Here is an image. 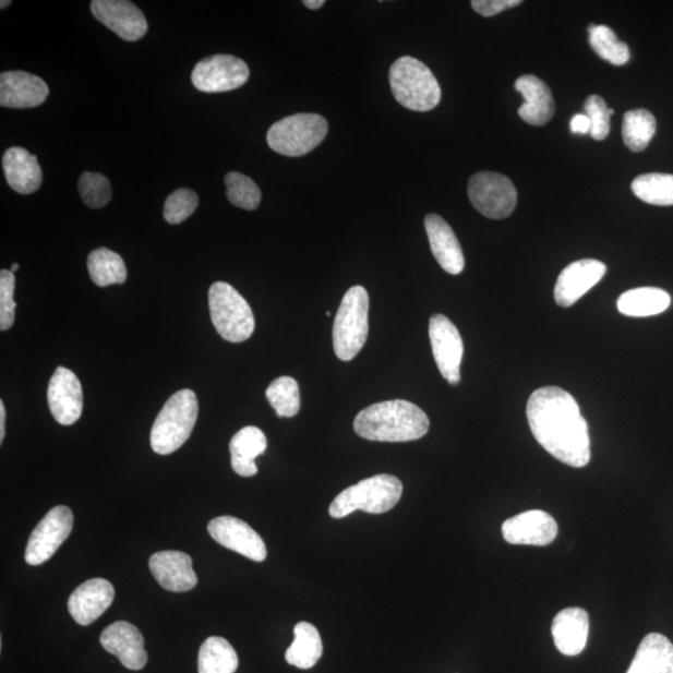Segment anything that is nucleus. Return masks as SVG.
Listing matches in <instances>:
<instances>
[{"label":"nucleus","instance_id":"f257e3e1","mask_svg":"<svg viewBox=\"0 0 673 673\" xmlns=\"http://www.w3.org/2000/svg\"><path fill=\"white\" fill-rule=\"evenodd\" d=\"M527 416L532 435L555 459L573 468L589 465V425L570 393L558 387L536 390L528 400Z\"/></svg>","mask_w":673,"mask_h":673},{"label":"nucleus","instance_id":"f03ea898","mask_svg":"<svg viewBox=\"0 0 673 673\" xmlns=\"http://www.w3.org/2000/svg\"><path fill=\"white\" fill-rule=\"evenodd\" d=\"M354 431L372 442H412L430 431V419L418 406L404 399L382 401L358 413Z\"/></svg>","mask_w":673,"mask_h":673},{"label":"nucleus","instance_id":"7ed1b4c3","mask_svg":"<svg viewBox=\"0 0 673 673\" xmlns=\"http://www.w3.org/2000/svg\"><path fill=\"white\" fill-rule=\"evenodd\" d=\"M393 96L409 110L430 111L441 103L442 91L432 70L412 57H401L389 70Z\"/></svg>","mask_w":673,"mask_h":673},{"label":"nucleus","instance_id":"20e7f679","mask_svg":"<svg viewBox=\"0 0 673 673\" xmlns=\"http://www.w3.org/2000/svg\"><path fill=\"white\" fill-rule=\"evenodd\" d=\"M199 401L194 392L182 389L166 401L155 419L152 430V448L160 456H169L185 444L194 431Z\"/></svg>","mask_w":673,"mask_h":673},{"label":"nucleus","instance_id":"39448f33","mask_svg":"<svg viewBox=\"0 0 673 673\" xmlns=\"http://www.w3.org/2000/svg\"><path fill=\"white\" fill-rule=\"evenodd\" d=\"M404 484L396 477L380 474L349 486L329 505V515L335 519L348 517L357 510L370 514L387 513L400 501Z\"/></svg>","mask_w":673,"mask_h":673},{"label":"nucleus","instance_id":"423d86ee","mask_svg":"<svg viewBox=\"0 0 673 673\" xmlns=\"http://www.w3.org/2000/svg\"><path fill=\"white\" fill-rule=\"evenodd\" d=\"M370 296L362 286L349 288L340 302L334 326V348L340 361H352L369 337Z\"/></svg>","mask_w":673,"mask_h":673},{"label":"nucleus","instance_id":"0eeeda50","mask_svg":"<svg viewBox=\"0 0 673 673\" xmlns=\"http://www.w3.org/2000/svg\"><path fill=\"white\" fill-rule=\"evenodd\" d=\"M208 308L217 334L227 342H244L255 332L250 304L231 285L216 283L209 287Z\"/></svg>","mask_w":673,"mask_h":673},{"label":"nucleus","instance_id":"6e6552de","mask_svg":"<svg viewBox=\"0 0 673 673\" xmlns=\"http://www.w3.org/2000/svg\"><path fill=\"white\" fill-rule=\"evenodd\" d=\"M327 133V120L319 113H295L269 128L267 143L278 154L299 157L314 151Z\"/></svg>","mask_w":673,"mask_h":673},{"label":"nucleus","instance_id":"1a4fd4ad","mask_svg":"<svg viewBox=\"0 0 673 673\" xmlns=\"http://www.w3.org/2000/svg\"><path fill=\"white\" fill-rule=\"evenodd\" d=\"M470 203L485 217L502 220L509 217L518 203V192L505 175L478 172L468 183Z\"/></svg>","mask_w":673,"mask_h":673},{"label":"nucleus","instance_id":"9d476101","mask_svg":"<svg viewBox=\"0 0 673 673\" xmlns=\"http://www.w3.org/2000/svg\"><path fill=\"white\" fill-rule=\"evenodd\" d=\"M74 526L73 512L59 505L49 510L32 532L25 550V562L39 566L49 561L65 543Z\"/></svg>","mask_w":673,"mask_h":673},{"label":"nucleus","instance_id":"9b49d317","mask_svg":"<svg viewBox=\"0 0 673 673\" xmlns=\"http://www.w3.org/2000/svg\"><path fill=\"white\" fill-rule=\"evenodd\" d=\"M192 84L204 93H225L247 84L250 69L238 57L217 55L201 60L192 72Z\"/></svg>","mask_w":673,"mask_h":673},{"label":"nucleus","instance_id":"f8f14e48","mask_svg":"<svg viewBox=\"0 0 673 673\" xmlns=\"http://www.w3.org/2000/svg\"><path fill=\"white\" fill-rule=\"evenodd\" d=\"M430 339L434 361L443 378L452 386H458L465 356V344L458 328L443 314H434L430 320Z\"/></svg>","mask_w":673,"mask_h":673},{"label":"nucleus","instance_id":"ddd939ff","mask_svg":"<svg viewBox=\"0 0 673 673\" xmlns=\"http://www.w3.org/2000/svg\"><path fill=\"white\" fill-rule=\"evenodd\" d=\"M207 531L216 543L253 562L267 557L265 541L248 522L233 517H218L208 522Z\"/></svg>","mask_w":673,"mask_h":673},{"label":"nucleus","instance_id":"4468645a","mask_svg":"<svg viewBox=\"0 0 673 673\" xmlns=\"http://www.w3.org/2000/svg\"><path fill=\"white\" fill-rule=\"evenodd\" d=\"M83 388L75 373L59 366L49 382L48 406L61 425H72L83 413Z\"/></svg>","mask_w":673,"mask_h":673},{"label":"nucleus","instance_id":"2eb2a0df","mask_svg":"<svg viewBox=\"0 0 673 673\" xmlns=\"http://www.w3.org/2000/svg\"><path fill=\"white\" fill-rule=\"evenodd\" d=\"M93 15L127 41L142 39L147 32L144 13L128 0H94Z\"/></svg>","mask_w":673,"mask_h":673},{"label":"nucleus","instance_id":"dca6fc26","mask_svg":"<svg viewBox=\"0 0 673 673\" xmlns=\"http://www.w3.org/2000/svg\"><path fill=\"white\" fill-rule=\"evenodd\" d=\"M502 532L506 543L513 545L546 546L556 539L558 528L552 515L530 510L506 520Z\"/></svg>","mask_w":673,"mask_h":673},{"label":"nucleus","instance_id":"f3484780","mask_svg":"<svg viewBox=\"0 0 673 673\" xmlns=\"http://www.w3.org/2000/svg\"><path fill=\"white\" fill-rule=\"evenodd\" d=\"M606 265L598 260L575 261L558 276L554 297L562 308H570L597 286L606 274Z\"/></svg>","mask_w":673,"mask_h":673},{"label":"nucleus","instance_id":"a211bd4d","mask_svg":"<svg viewBox=\"0 0 673 673\" xmlns=\"http://www.w3.org/2000/svg\"><path fill=\"white\" fill-rule=\"evenodd\" d=\"M100 642L105 651L117 657L129 670H143L147 663L145 641L142 633L127 622L113 623L103 632Z\"/></svg>","mask_w":673,"mask_h":673},{"label":"nucleus","instance_id":"6ab92c4d","mask_svg":"<svg viewBox=\"0 0 673 673\" xmlns=\"http://www.w3.org/2000/svg\"><path fill=\"white\" fill-rule=\"evenodd\" d=\"M116 590L105 579H92L81 585L70 596L68 610L74 622L87 626L96 622L112 604Z\"/></svg>","mask_w":673,"mask_h":673},{"label":"nucleus","instance_id":"aec40b11","mask_svg":"<svg viewBox=\"0 0 673 673\" xmlns=\"http://www.w3.org/2000/svg\"><path fill=\"white\" fill-rule=\"evenodd\" d=\"M148 567L155 580L165 590L187 592L197 585L192 558L177 550H165V552L154 554L148 562Z\"/></svg>","mask_w":673,"mask_h":673},{"label":"nucleus","instance_id":"412c9836","mask_svg":"<svg viewBox=\"0 0 673 673\" xmlns=\"http://www.w3.org/2000/svg\"><path fill=\"white\" fill-rule=\"evenodd\" d=\"M49 87L41 77L25 72L0 75V105L4 108H37L47 100Z\"/></svg>","mask_w":673,"mask_h":673},{"label":"nucleus","instance_id":"4be33fe9","mask_svg":"<svg viewBox=\"0 0 673 673\" xmlns=\"http://www.w3.org/2000/svg\"><path fill=\"white\" fill-rule=\"evenodd\" d=\"M425 231L433 256L445 273L459 275L466 267L465 253L452 227L440 215H426Z\"/></svg>","mask_w":673,"mask_h":673},{"label":"nucleus","instance_id":"5701e85b","mask_svg":"<svg viewBox=\"0 0 673 673\" xmlns=\"http://www.w3.org/2000/svg\"><path fill=\"white\" fill-rule=\"evenodd\" d=\"M522 98L526 99L519 109V117L530 125L543 127L553 119L555 101L552 91L536 75H522L515 82Z\"/></svg>","mask_w":673,"mask_h":673},{"label":"nucleus","instance_id":"b1692460","mask_svg":"<svg viewBox=\"0 0 673 673\" xmlns=\"http://www.w3.org/2000/svg\"><path fill=\"white\" fill-rule=\"evenodd\" d=\"M589 630L587 611L580 608L561 611L555 616L552 626L556 649L565 657H578L588 644Z\"/></svg>","mask_w":673,"mask_h":673},{"label":"nucleus","instance_id":"393cba45","mask_svg":"<svg viewBox=\"0 0 673 673\" xmlns=\"http://www.w3.org/2000/svg\"><path fill=\"white\" fill-rule=\"evenodd\" d=\"M5 179L17 194L29 195L37 191L43 181V171L37 156L24 147H11L3 156Z\"/></svg>","mask_w":673,"mask_h":673},{"label":"nucleus","instance_id":"a878e982","mask_svg":"<svg viewBox=\"0 0 673 673\" xmlns=\"http://www.w3.org/2000/svg\"><path fill=\"white\" fill-rule=\"evenodd\" d=\"M266 449V435L260 428H242L230 442L231 466L235 473L243 478L256 476L259 468L255 460Z\"/></svg>","mask_w":673,"mask_h":673},{"label":"nucleus","instance_id":"bb28decb","mask_svg":"<svg viewBox=\"0 0 673 673\" xmlns=\"http://www.w3.org/2000/svg\"><path fill=\"white\" fill-rule=\"evenodd\" d=\"M626 673H673V645L661 634L645 637Z\"/></svg>","mask_w":673,"mask_h":673},{"label":"nucleus","instance_id":"cd10ccee","mask_svg":"<svg viewBox=\"0 0 673 673\" xmlns=\"http://www.w3.org/2000/svg\"><path fill=\"white\" fill-rule=\"evenodd\" d=\"M671 297L658 287L634 288L620 296L617 309L628 317H651L665 312Z\"/></svg>","mask_w":673,"mask_h":673},{"label":"nucleus","instance_id":"c85d7f7f","mask_svg":"<svg viewBox=\"0 0 673 673\" xmlns=\"http://www.w3.org/2000/svg\"><path fill=\"white\" fill-rule=\"evenodd\" d=\"M293 633L295 640L285 654L287 663L297 669H312L323 653V644L317 628L310 623L302 622L295 626Z\"/></svg>","mask_w":673,"mask_h":673},{"label":"nucleus","instance_id":"c756f323","mask_svg":"<svg viewBox=\"0 0 673 673\" xmlns=\"http://www.w3.org/2000/svg\"><path fill=\"white\" fill-rule=\"evenodd\" d=\"M197 668L199 673H235L239 668V657L224 637H208L201 645Z\"/></svg>","mask_w":673,"mask_h":673},{"label":"nucleus","instance_id":"7c9ffc66","mask_svg":"<svg viewBox=\"0 0 673 673\" xmlns=\"http://www.w3.org/2000/svg\"><path fill=\"white\" fill-rule=\"evenodd\" d=\"M87 271L93 283L99 287L122 285L127 281L128 269L124 260L109 249H98L87 257Z\"/></svg>","mask_w":673,"mask_h":673},{"label":"nucleus","instance_id":"2f4dec72","mask_svg":"<svg viewBox=\"0 0 673 673\" xmlns=\"http://www.w3.org/2000/svg\"><path fill=\"white\" fill-rule=\"evenodd\" d=\"M657 119L649 110L635 109L624 117L623 137L625 145L634 153L644 152L657 133Z\"/></svg>","mask_w":673,"mask_h":673},{"label":"nucleus","instance_id":"473e14b6","mask_svg":"<svg viewBox=\"0 0 673 673\" xmlns=\"http://www.w3.org/2000/svg\"><path fill=\"white\" fill-rule=\"evenodd\" d=\"M634 194L646 204L657 206L673 205V175L644 173L633 181Z\"/></svg>","mask_w":673,"mask_h":673},{"label":"nucleus","instance_id":"72a5a7b5","mask_svg":"<svg viewBox=\"0 0 673 673\" xmlns=\"http://www.w3.org/2000/svg\"><path fill=\"white\" fill-rule=\"evenodd\" d=\"M589 41L597 55L613 65H625L630 60V49L620 40L613 29L606 25L591 24Z\"/></svg>","mask_w":673,"mask_h":673},{"label":"nucleus","instance_id":"f704fd0d","mask_svg":"<svg viewBox=\"0 0 673 673\" xmlns=\"http://www.w3.org/2000/svg\"><path fill=\"white\" fill-rule=\"evenodd\" d=\"M269 405L279 418H292L300 412L301 397L299 383L291 377H279L266 390Z\"/></svg>","mask_w":673,"mask_h":673},{"label":"nucleus","instance_id":"c9c22d12","mask_svg":"<svg viewBox=\"0 0 673 673\" xmlns=\"http://www.w3.org/2000/svg\"><path fill=\"white\" fill-rule=\"evenodd\" d=\"M227 199L235 206L256 209L261 203V190L255 181L240 172H229L225 178Z\"/></svg>","mask_w":673,"mask_h":673},{"label":"nucleus","instance_id":"e433bc0d","mask_svg":"<svg viewBox=\"0 0 673 673\" xmlns=\"http://www.w3.org/2000/svg\"><path fill=\"white\" fill-rule=\"evenodd\" d=\"M79 192L86 206L101 208L109 204L112 192L110 181L101 173L84 172L79 179Z\"/></svg>","mask_w":673,"mask_h":673},{"label":"nucleus","instance_id":"4c0bfd02","mask_svg":"<svg viewBox=\"0 0 673 673\" xmlns=\"http://www.w3.org/2000/svg\"><path fill=\"white\" fill-rule=\"evenodd\" d=\"M199 205V197L194 191L179 189L166 200L164 205L165 220L171 225H179L195 213Z\"/></svg>","mask_w":673,"mask_h":673},{"label":"nucleus","instance_id":"58836bf2","mask_svg":"<svg viewBox=\"0 0 673 673\" xmlns=\"http://www.w3.org/2000/svg\"><path fill=\"white\" fill-rule=\"evenodd\" d=\"M585 116L590 120V135L596 140H604L610 134V113L604 99L599 95H591L585 101Z\"/></svg>","mask_w":673,"mask_h":673},{"label":"nucleus","instance_id":"ea45409f","mask_svg":"<svg viewBox=\"0 0 673 673\" xmlns=\"http://www.w3.org/2000/svg\"><path fill=\"white\" fill-rule=\"evenodd\" d=\"M15 276L11 269L0 273V329L8 331L15 321Z\"/></svg>","mask_w":673,"mask_h":673},{"label":"nucleus","instance_id":"a19ab883","mask_svg":"<svg viewBox=\"0 0 673 673\" xmlns=\"http://www.w3.org/2000/svg\"><path fill=\"white\" fill-rule=\"evenodd\" d=\"M521 4V0H473L471 7L483 16H494Z\"/></svg>","mask_w":673,"mask_h":673},{"label":"nucleus","instance_id":"79ce46f5","mask_svg":"<svg viewBox=\"0 0 673 673\" xmlns=\"http://www.w3.org/2000/svg\"><path fill=\"white\" fill-rule=\"evenodd\" d=\"M590 120L585 113H576L570 121V131L573 134H590Z\"/></svg>","mask_w":673,"mask_h":673},{"label":"nucleus","instance_id":"37998d69","mask_svg":"<svg viewBox=\"0 0 673 673\" xmlns=\"http://www.w3.org/2000/svg\"><path fill=\"white\" fill-rule=\"evenodd\" d=\"M5 414L4 401L0 400V443L5 438Z\"/></svg>","mask_w":673,"mask_h":673},{"label":"nucleus","instance_id":"c03bdc74","mask_svg":"<svg viewBox=\"0 0 673 673\" xmlns=\"http://www.w3.org/2000/svg\"><path fill=\"white\" fill-rule=\"evenodd\" d=\"M303 4L309 9H312V11H316V9L325 5V0H304Z\"/></svg>","mask_w":673,"mask_h":673},{"label":"nucleus","instance_id":"a18cd8bd","mask_svg":"<svg viewBox=\"0 0 673 673\" xmlns=\"http://www.w3.org/2000/svg\"><path fill=\"white\" fill-rule=\"evenodd\" d=\"M9 4H11V2H9V0H8V2H4V0H3V2H2V3H0V8L4 9V8H7Z\"/></svg>","mask_w":673,"mask_h":673},{"label":"nucleus","instance_id":"49530a36","mask_svg":"<svg viewBox=\"0 0 673 673\" xmlns=\"http://www.w3.org/2000/svg\"><path fill=\"white\" fill-rule=\"evenodd\" d=\"M17 269H20V265L14 264V265L12 266V269H11V271H12V273L14 274V273H16V271H17Z\"/></svg>","mask_w":673,"mask_h":673},{"label":"nucleus","instance_id":"de8ad7c7","mask_svg":"<svg viewBox=\"0 0 673 673\" xmlns=\"http://www.w3.org/2000/svg\"><path fill=\"white\" fill-rule=\"evenodd\" d=\"M610 117L614 116V109H609Z\"/></svg>","mask_w":673,"mask_h":673}]
</instances>
